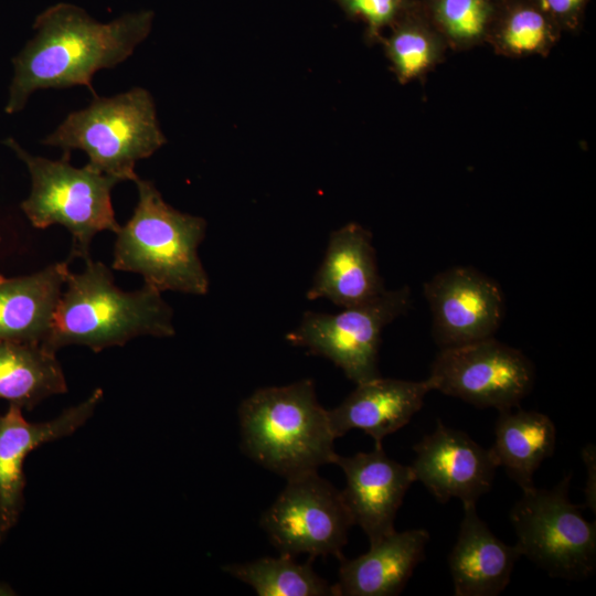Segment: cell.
Listing matches in <instances>:
<instances>
[{
  "instance_id": "obj_28",
  "label": "cell",
  "mask_w": 596,
  "mask_h": 596,
  "mask_svg": "<svg viewBox=\"0 0 596 596\" xmlns=\"http://www.w3.org/2000/svg\"><path fill=\"white\" fill-rule=\"evenodd\" d=\"M582 458L586 466V483L584 488L585 504L596 512V449L594 444H587L582 449Z\"/></svg>"
},
{
  "instance_id": "obj_19",
  "label": "cell",
  "mask_w": 596,
  "mask_h": 596,
  "mask_svg": "<svg viewBox=\"0 0 596 596\" xmlns=\"http://www.w3.org/2000/svg\"><path fill=\"white\" fill-rule=\"evenodd\" d=\"M68 263H55L31 275H0V340H46L68 276Z\"/></svg>"
},
{
  "instance_id": "obj_8",
  "label": "cell",
  "mask_w": 596,
  "mask_h": 596,
  "mask_svg": "<svg viewBox=\"0 0 596 596\" xmlns=\"http://www.w3.org/2000/svg\"><path fill=\"white\" fill-rule=\"evenodd\" d=\"M411 307L407 286L385 289L376 298L339 313L307 311L287 341L329 359L355 384L381 376L379 349L383 329Z\"/></svg>"
},
{
  "instance_id": "obj_2",
  "label": "cell",
  "mask_w": 596,
  "mask_h": 596,
  "mask_svg": "<svg viewBox=\"0 0 596 596\" xmlns=\"http://www.w3.org/2000/svg\"><path fill=\"white\" fill-rule=\"evenodd\" d=\"M85 263L82 273H68L44 348L56 353L76 344L99 352L140 336L164 338L175 333L172 308L161 291L146 284L124 291L105 264L92 259Z\"/></svg>"
},
{
  "instance_id": "obj_1",
  "label": "cell",
  "mask_w": 596,
  "mask_h": 596,
  "mask_svg": "<svg viewBox=\"0 0 596 596\" xmlns=\"http://www.w3.org/2000/svg\"><path fill=\"white\" fill-rule=\"evenodd\" d=\"M153 18L151 10H140L102 23L75 4L49 7L36 17L32 39L12 60L4 111L22 110L38 89L86 86L94 93L93 76L126 61L149 35Z\"/></svg>"
},
{
  "instance_id": "obj_15",
  "label": "cell",
  "mask_w": 596,
  "mask_h": 596,
  "mask_svg": "<svg viewBox=\"0 0 596 596\" xmlns=\"http://www.w3.org/2000/svg\"><path fill=\"white\" fill-rule=\"evenodd\" d=\"M430 391L428 379L408 381L377 376L359 383L341 404L328 411L331 430L338 438L351 429H361L380 446L384 437L409 423Z\"/></svg>"
},
{
  "instance_id": "obj_14",
  "label": "cell",
  "mask_w": 596,
  "mask_h": 596,
  "mask_svg": "<svg viewBox=\"0 0 596 596\" xmlns=\"http://www.w3.org/2000/svg\"><path fill=\"white\" fill-rule=\"evenodd\" d=\"M333 464L345 476L340 492L352 522L364 531L370 544L393 533L397 511L415 481L411 466L390 458L382 445L350 457L337 455Z\"/></svg>"
},
{
  "instance_id": "obj_18",
  "label": "cell",
  "mask_w": 596,
  "mask_h": 596,
  "mask_svg": "<svg viewBox=\"0 0 596 596\" xmlns=\"http://www.w3.org/2000/svg\"><path fill=\"white\" fill-rule=\"evenodd\" d=\"M521 556L515 545L497 538L478 515L476 504L464 505L457 541L448 556L456 596H497L510 584Z\"/></svg>"
},
{
  "instance_id": "obj_7",
  "label": "cell",
  "mask_w": 596,
  "mask_h": 596,
  "mask_svg": "<svg viewBox=\"0 0 596 596\" xmlns=\"http://www.w3.org/2000/svg\"><path fill=\"white\" fill-rule=\"evenodd\" d=\"M571 475L552 489L522 491L510 511L514 544L552 577L584 581L596 570V526L568 499Z\"/></svg>"
},
{
  "instance_id": "obj_4",
  "label": "cell",
  "mask_w": 596,
  "mask_h": 596,
  "mask_svg": "<svg viewBox=\"0 0 596 596\" xmlns=\"http://www.w3.org/2000/svg\"><path fill=\"white\" fill-rule=\"evenodd\" d=\"M134 182L138 201L116 233L113 268L137 273L161 292L206 294L209 277L198 254L205 220L169 205L152 182L139 177Z\"/></svg>"
},
{
  "instance_id": "obj_26",
  "label": "cell",
  "mask_w": 596,
  "mask_h": 596,
  "mask_svg": "<svg viewBox=\"0 0 596 596\" xmlns=\"http://www.w3.org/2000/svg\"><path fill=\"white\" fill-rule=\"evenodd\" d=\"M345 15L365 24L368 43H380L383 30L391 28L415 0H333Z\"/></svg>"
},
{
  "instance_id": "obj_23",
  "label": "cell",
  "mask_w": 596,
  "mask_h": 596,
  "mask_svg": "<svg viewBox=\"0 0 596 596\" xmlns=\"http://www.w3.org/2000/svg\"><path fill=\"white\" fill-rule=\"evenodd\" d=\"M561 34L534 0H501L487 43L505 57L546 56Z\"/></svg>"
},
{
  "instance_id": "obj_9",
  "label": "cell",
  "mask_w": 596,
  "mask_h": 596,
  "mask_svg": "<svg viewBox=\"0 0 596 596\" xmlns=\"http://www.w3.org/2000/svg\"><path fill=\"white\" fill-rule=\"evenodd\" d=\"M433 390L476 407H518L531 392L535 372L520 350L494 337L440 349L429 376Z\"/></svg>"
},
{
  "instance_id": "obj_22",
  "label": "cell",
  "mask_w": 596,
  "mask_h": 596,
  "mask_svg": "<svg viewBox=\"0 0 596 596\" xmlns=\"http://www.w3.org/2000/svg\"><path fill=\"white\" fill-rule=\"evenodd\" d=\"M390 30L380 43L401 84L424 77L445 57L448 46L423 13L418 0Z\"/></svg>"
},
{
  "instance_id": "obj_10",
  "label": "cell",
  "mask_w": 596,
  "mask_h": 596,
  "mask_svg": "<svg viewBox=\"0 0 596 596\" xmlns=\"http://www.w3.org/2000/svg\"><path fill=\"white\" fill-rule=\"evenodd\" d=\"M260 525L281 554L340 560L353 522L341 492L316 471L288 479Z\"/></svg>"
},
{
  "instance_id": "obj_13",
  "label": "cell",
  "mask_w": 596,
  "mask_h": 596,
  "mask_svg": "<svg viewBox=\"0 0 596 596\" xmlns=\"http://www.w3.org/2000/svg\"><path fill=\"white\" fill-rule=\"evenodd\" d=\"M103 400L96 389L85 401L42 423L28 422L22 408L10 404L0 413V542L15 525L23 509V464L39 446L75 433L94 414Z\"/></svg>"
},
{
  "instance_id": "obj_16",
  "label": "cell",
  "mask_w": 596,
  "mask_h": 596,
  "mask_svg": "<svg viewBox=\"0 0 596 596\" xmlns=\"http://www.w3.org/2000/svg\"><path fill=\"white\" fill-rule=\"evenodd\" d=\"M384 290L371 232L353 222L333 231L307 298H326L349 308L365 304Z\"/></svg>"
},
{
  "instance_id": "obj_5",
  "label": "cell",
  "mask_w": 596,
  "mask_h": 596,
  "mask_svg": "<svg viewBox=\"0 0 596 596\" xmlns=\"http://www.w3.org/2000/svg\"><path fill=\"white\" fill-rule=\"evenodd\" d=\"M167 142L151 94L134 87L111 97H98L71 113L42 143L64 155L79 149L92 169L121 181H135L136 163Z\"/></svg>"
},
{
  "instance_id": "obj_27",
  "label": "cell",
  "mask_w": 596,
  "mask_h": 596,
  "mask_svg": "<svg viewBox=\"0 0 596 596\" xmlns=\"http://www.w3.org/2000/svg\"><path fill=\"white\" fill-rule=\"evenodd\" d=\"M561 31L575 32L582 25L588 0H534Z\"/></svg>"
},
{
  "instance_id": "obj_12",
  "label": "cell",
  "mask_w": 596,
  "mask_h": 596,
  "mask_svg": "<svg viewBox=\"0 0 596 596\" xmlns=\"http://www.w3.org/2000/svg\"><path fill=\"white\" fill-rule=\"evenodd\" d=\"M413 449L415 481L422 482L439 503L456 498L462 505L477 504L490 491L498 466L490 450L465 432L438 421L435 430Z\"/></svg>"
},
{
  "instance_id": "obj_24",
  "label": "cell",
  "mask_w": 596,
  "mask_h": 596,
  "mask_svg": "<svg viewBox=\"0 0 596 596\" xmlns=\"http://www.w3.org/2000/svg\"><path fill=\"white\" fill-rule=\"evenodd\" d=\"M223 570L259 596H334L333 585L320 577L310 563H298L287 554L228 564Z\"/></svg>"
},
{
  "instance_id": "obj_3",
  "label": "cell",
  "mask_w": 596,
  "mask_h": 596,
  "mask_svg": "<svg viewBox=\"0 0 596 596\" xmlns=\"http://www.w3.org/2000/svg\"><path fill=\"white\" fill-rule=\"evenodd\" d=\"M238 418L243 451L287 480L316 472L338 455L328 409L310 379L256 390L241 403Z\"/></svg>"
},
{
  "instance_id": "obj_11",
  "label": "cell",
  "mask_w": 596,
  "mask_h": 596,
  "mask_svg": "<svg viewBox=\"0 0 596 596\" xmlns=\"http://www.w3.org/2000/svg\"><path fill=\"white\" fill-rule=\"evenodd\" d=\"M433 318V338L454 348L493 337L504 315L499 285L469 266L436 274L424 285Z\"/></svg>"
},
{
  "instance_id": "obj_29",
  "label": "cell",
  "mask_w": 596,
  "mask_h": 596,
  "mask_svg": "<svg viewBox=\"0 0 596 596\" xmlns=\"http://www.w3.org/2000/svg\"><path fill=\"white\" fill-rule=\"evenodd\" d=\"M499 1H501V0H499Z\"/></svg>"
},
{
  "instance_id": "obj_21",
  "label": "cell",
  "mask_w": 596,
  "mask_h": 596,
  "mask_svg": "<svg viewBox=\"0 0 596 596\" xmlns=\"http://www.w3.org/2000/svg\"><path fill=\"white\" fill-rule=\"evenodd\" d=\"M65 392L55 352L39 343L0 340V400L31 411L44 398Z\"/></svg>"
},
{
  "instance_id": "obj_20",
  "label": "cell",
  "mask_w": 596,
  "mask_h": 596,
  "mask_svg": "<svg viewBox=\"0 0 596 596\" xmlns=\"http://www.w3.org/2000/svg\"><path fill=\"white\" fill-rule=\"evenodd\" d=\"M498 412L489 450L498 468L502 467L522 491L530 490L535 487L534 472L555 451L556 427L547 415L520 406Z\"/></svg>"
},
{
  "instance_id": "obj_6",
  "label": "cell",
  "mask_w": 596,
  "mask_h": 596,
  "mask_svg": "<svg viewBox=\"0 0 596 596\" xmlns=\"http://www.w3.org/2000/svg\"><path fill=\"white\" fill-rule=\"evenodd\" d=\"M3 143L25 164L31 191L21 210L36 228L58 224L72 236L71 258L91 259L89 247L99 232L117 233L120 228L111 191L119 182L89 166L75 168L70 155L51 160L28 152L13 138Z\"/></svg>"
},
{
  "instance_id": "obj_17",
  "label": "cell",
  "mask_w": 596,
  "mask_h": 596,
  "mask_svg": "<svg viewBox=\"0 0 596 596\" xmlns=\"http://www.w3.org/2000/svg\"><path fill=\"white\" fill-rule=\"evenodd\" d=\"M429 534L425 529L396 530L370 544L355 558H340L334 596H394L425 560Z\"/></svg>"
},
{
  "instance_id": "obj_25",
  "label": "cell",
  "mask_w": 596,
  "mask_h": 596,
  "mask_svg": "<svg viewBox=\"0 0 596 596\" xmlns=\"http://www.w3.org/2000/svg\"><path fill=\"white\" fill-rule=\"evenodd\" d=\"M448 49L469 50L487 43L499 0H418Z\"/></svg>"
}]
</instances>
